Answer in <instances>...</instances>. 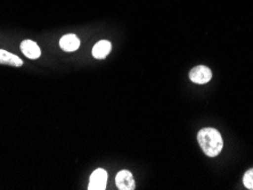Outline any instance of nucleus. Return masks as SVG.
I'll list each match as a JSON object with an SVG mask.
<instances>
[{"mask_svg":"<svg viewBox=\"0 0 253 190\" xmlns=\"http://www.w3.org/2000/svg\"><path fill=\"white\" fill-rule=\"evenodd\" d=\"M59 47H61L64 51L72 53V51L79 49L80 40L76 35L70 33V35H65L62 37L61 40H59Z\"/></svg>","mask_w":253,"mask_h":190,"instance_id":"39448f33","label":"nucleus"},{"mask_svg":"<svg viewBox=\"0 0 253 190\" xmlns=\"http://www.w3.org/2000/svg\"><path fill=\"white\" fill-rule=\"evenodd\" d=\"M111 51V42L107 40L98 41L92 48V56L96 59H104Z\"/></svg>","mask_w":253,"mask_h":190,"instance_id":"0eeeda50","label":"nucleus"},{"mask_svg":"<svg viewBox=\"0 0 253 190\" xmlns=\"http://www.w3.org/2000/svg\"><path fill=\"white\" fill-rule=\"evenodd\" d=\"M211 77H212L211 70L203 65L195 66V68L192 69L191 72H189V79L197 84L208 83V82L211 80Z\"/></svg>","mask_w":253,"mask_h":190,"instance_id":"f03ea898","label":"nucleus"},{"mask_svg":"<svg viewBox=\"0 0 253 190\" xmlns=\"http://www.w3.org/2000/svg\"><path fill=\"white\" fill-rule=\"evenodd\" d=\"M115 184L120 190H133L136 187L135 179H133L131 172L126 170H122L117 174Z\"/></svg>","mask_w":253,"mask_h":190,"instance_id":"20e7f679","label":"nucleus"},{"mask_svg":"<svg viewBox=\"0 0 253 190\" xmlns=\"http://www.w3.org/2000/svg\"><path fill=\"white\" fill-rule=\"evenodd\" d=\"M243 184L245 187L250 190H253V169L249 170L243 177Z\"/></svg>","mask_w":253,"mask_h":190,"instance_id":"1a4fd4ad","label":"nucleus"},{"mask_svg":"<svg viewBox=\"0 0 253 190\" xmlns=\"http://www.w3.org/2000/svg\"><path fill=\"white\" fill-rule=\"evenodd\" d=\"M21 51L30 59H37L42 55V50H40L39 46L32 40L22 41Z\"/></svg>","mask_w":253,"mask_h":190,"instance_id":"423d86ee","label":"nucleus"},{"mask_svg":"<svg viewBox=\"0 0 253 190\" xmlns=\"http://www.w3.org/2000/svg\"><path fill=\"white\" fill-rule=\"evenodd\" d=\"M107 184V172L103 169L95 170L89 180V190H104Z\"/></svg>","mask_w":253,"mask_h":190,"instance_id":"7ed1b4c3","label":"nucleus"},{"mask_svg":"<svg viewBox=\"0 0 253 190\" xmlns=\"http://www.w3.org/2000/svg\"><path fill=\"white\" fill-rule=\"evenodd\" d=\"M0 64L20 68V66L23 65V61H22L20 57H17L16 55L10 54L8 51L0 49Z\"/></svg>","mask_w":253,"mask_h":190,"instance_id":"6e6552de","label":"nucleus"},{"mask_svg":"<svg viewBox=\"0 0 253 190\" xmlns=\"http://www.w3.org/2000/svg\"><path fill=\"white\" fill-rule=\"evenodd\" d=\"M197 140H199L201 148L209 157L218 156L224 147L221 135L218 130L212 128H204L201 130L197 135Z\"/></svg>","mask_w":253,"mask_h":190,"instance_id":"f257e3e1","label":"nucleus"}]
</instances>
